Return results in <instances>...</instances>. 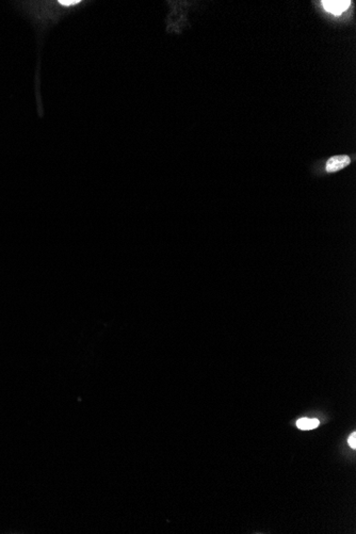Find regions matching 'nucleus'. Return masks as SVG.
<instances>
[{
    "label": "nucleus",
    "mask_w": 356,
    "mask_h": 534,
    "mask_svg": "<svg viewBox=\"0 0 356 534\" xmlns=\"http://www.w3.org/2000/svg\"><path fill=\"white\" fill-rule=\"evenodd\" d=\"M322 5L328 12L339 15L350 7L351 2L349 0H325V2H322Z\"/></svg>",
    "instance_id": "nucleus-1"
},
{
    "label": "nucleus",
    "mask_w": 356,
    "mask_h": 534,
    "mask_svg": "<svg viewBox=\"0 0 356 534\" xmlns=\"http://www.w3.org/2000/svg\"><path fill=\"white\" fill-rule=\"evenodd\" d=\"M351 162L350 157L341 155V156H334L331 157L327 162V172L328 173H335L337 171H340L341 169H344L348 167Z\"/></svg>",
    "instance_id": "nucleus-2"
},
{
    "label": "nucleus",
    "mask_w": 356,
    "mask_h": 534,
    "mask_svg": "<svg viewBox=\"0 0 356 534\" xmlns=\"http://www.w3.org/2000/svg\"><path fill=\"white\" fill-rule=\"evenodd\" d=\"M318 426H319L318 419L301 418L297 421V427L301 430H312V429H316Z\"/></svg>",
    "instance_id": "nucleus-3"
},
{
    "label": "nucleus",
    "mask_w": 356,
    "mask_h": 534,
    "mask_svg": "<svg viewBox=\"0 0 356 534\" xmlns=\"http://www.w3.org/2000/svg\"><path fill=\"white\" fill-rule=\"evenodd\" d=\"M349 445L353 449L356 448V433H352L349 437Z\"/></svg>",
    "instance_id": "nucleus-4"
}]
</instances>
